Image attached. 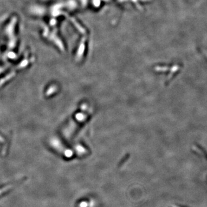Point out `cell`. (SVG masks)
I'll return each mask as SVG.
<instances>
[{
  "mask_svg": "<svg viewBox=\"0 0 207 207\" xmlns=\"http://www.w3.org/2000/svg\"><path fill=\"white\" fill-rule=\"evenodd\" d=\"M16 75V72H12L10 73L7 74L5 77L0 79V87L3 86L5 83L8 82L12 80L13 77H14Z\"/></svg>",
  "mask_w": 207,
  "mask_h": 207,
  "instance_id": "2",
  "label": "cell"
},
{
  "mask_svg": "<svg viewBox=\"0 0 207 207\" xmlns=\"http://www.w3.org/2000/svg\"><path fill=\"white\" fill-rule=\"evenodd\" d=\"M4 70H5V68L0 67V74H1V73H2V72H4Z\"/></svg>",
  "mask_w": 207,
  "mask_h": 207,
  "instance_id": "4",
  "label": "cell"
},
{
  "mask_svg": "<svg viewBox=\"0 0 207 207\" xmlns=\"http://www.w3.org/2000/svg\"><path fill=\"white\" fill-rule=\"evenodd\" d=\"M4 140H4V138L0 135V142H4Z\"/></svg>",
  "mask_w": 207,
  "mask_h": 207,
  "instance_id": "5",
  "label": "cell"
},
{
  "mask_svg": "<svg viewBox=\"0 0 207 207\" xmlns=\"http://www.w3.org/2000/svg\"><path fill=\"white\" fill-rule=\"evenodd\" d=\"M49 144L55 151L62 153L66 157H70L72 154V151L70 149L65 148L62 142L56 137H52L49 140Z\"/></svg>",
  "mask_w": 207,
  "mask_h": 207,
  "instance_id": "1",
  "label": "cell"
},
{
  "mask_svg": "<svg viewBox=\"0 0 207 207\" xmlns=\"http://www.w3.org/2000/svg\"><path fill=\"white\" fill-rule=\"evenodd\" d=\"M58 86L55 85H50L47 89L46 90V93L45 95L47 97H50V96H52L53 94H54L58 91Z\"/></svg>",
  "mask_w": 207,
  "mask_h": 207,
  "instance_id": "3",
  "label": "cell"
}]
</instances>
